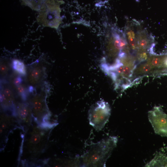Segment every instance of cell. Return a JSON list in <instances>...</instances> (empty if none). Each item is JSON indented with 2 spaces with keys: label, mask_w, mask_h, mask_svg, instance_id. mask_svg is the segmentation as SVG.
I'll return each instance as SVG.
<instances>
[{
  "label": "cell",
  "mask_w": 167,
  "mask_h": 167,
  "mask_svg": "<svg viewBox=\"0 0 167 167\" xmlns=\"http://www.w3.org/2000/svg\"><path fill=\"white\" fill-rule=\"evenodd\" d=\"M118 138L110 136L93 144L79 160L84 167H105L107 160L116 147Z\"/></svg>",
  "instance_id": "1"
},
{
  "label": "cell",
  "mask_w": 167,
  "mask_h": 167,
  "mask_svg": "<svg viewBox=\"0 0 167 167\" xmlns=\"http://www.w3.org/2000/svg\"><path fill=\"white\" fill-rule=\"evenodd\" d=\"M37 18L38 23L44 27L57 29L61 23V10L54 0H45Z\"/></svg>",
  "instance_id": "2"
},
{
  "label": "cell",
  "mask_w": 167,
  "mask_h": 167,
  "mask_svg": "<svg viewBox=\"0 0 167 167\" xmlns=\"http://www.w3.org/2000/svg\"><path fill=\"white\" fill-rule=\"evenodd\" d=\"M111 109L108 103L101 100L93 105L88 111L90 124L97 131L101 130L109 120Z\"/></svg>",
  "instance_id": "3"
},
{
  "label": "cell",
  "mask_w": 167,
  "mask_h": 167,
  "mask_svg": "<svg viewBox=\"0 0 167 167\" xmlns=\"http://www.w3.org/2000/svg\"><path fill=\"white\" fill-rule=\"evenodd\" d=\"M148 119L155 133L167 137V115L158 107L148 112Z\"/></svg>",
  "instance_id": "4"
},
{
  "label": "cell",
  "mask_w": 167,
  "mask_h": 167,
  "mask_svg": "<svg viewBox=\"0 0 167 167\" xmlns=\"http://www.w3.org/2000/svg\"><path fill=\"white\" fill-rule=\"evenodd\" d=\"M11 88L7 86H1L0 102L4 109L11 111L13 114L16 113L14 104V96Z\"/></svg>",
  "instance_id": "5"
},
{
  "label": "cell",
  "mask_w": 167,
  "mask_h": 167,
  "mask_svg": "<svg viewBox=\"0 0 167 167\" xmlns=\"http://www.w3.org/2000/svg\"><path fill=\"white\" fill-rule=\"evenodd\" d=\"M145 166L167 167V150H165L164 148L161 149Z\"/></svg>",
  "instance_id": "6"
},
{
  "label": "cell",
  "mask_w": 167,
  "mask_h": 167,
  "mask_svg": "<svg viewBox=\"0 0 167 167\" xmlns=\"http://www.w3.org/2000/svg\"><path fill=\"white\" fill-rule=\"evenodd\" d=\"M44 100L40 94L33 98L32 101V109L33 114L35 118L40 117L45 110V105Z\"/></svg>",
  "instance_id": "7"
},
{
  "label": "cell",
  "mask_w": 167,
  "mask_h": 167,
  "mask_svg": "<svg viewBox=\"0 0 167 167\" xmlns=\"http://www.w3.org/2000/svg\"><path fill=\"white\" fill-rule=\"evenodd\" d=\"M43 75V69L39 66H35L29 71L28 74V82L32 85H35L41 80Z\"/></svg>",
  "instance_id": "8"
},
{
  "label": "cell",
  "mask_w": 167,
  "mask_h": 167,
  "mask_svg": "<svg viewBox=\"0 0 167 167\" xmlns=\"http://www.w3.org/2000/svg\"><path fill=\"white\" fill-rule=\"evenodd\" d=\"M17 112L19 117L21 120L25 122H29L30 111L27 104L26 103L20 104L18 107Z\"/></svg>",
  "instance_id": "9"
},
{
  "label": "cell",
  "mask_w": 167,
  "mask_h": 167,
  "mask_svg": "<svg viewBox=\"0 0 167 167\" xmlns=\"http://www.w3.org/2000/svg\"><path fill=\"white\" fill-rule=\"evenodd\" d=\"M150 38L144 30H140L137 33V41L139 46L142 48L147 47Z\"/></svg>",
  "instance_id": "10"
},
{
  "label": "cell",
  "mask_w": 167,
  "mask_h": 167,
  "mask_svg": "<svg viewBox=\"0 0 167 167\" xmlns=\"http://www.w3.org/2000/svg\"><path fill=\"white\" fill-rule=\"evenodd\" d=\"M125 36L131 47L135 49L136 47V37L134 29L128 27L126 28Z\"/></svg>",
  "instance_id": "11"
},
{
  "label": "cell",
  "mask_w": 167,
  "mask_h": 167,
  "mask_svg": "<svg viewBox=\"0 0 167 167\" xmlns=\"http://www.w3.org/2000/svg\"><path fill=\"white\" fill-rule=\"evenodd\" d=\"M22 3L29 7L32 9L39 11L45 0H20Z\"/></svg>",
  "instance_id": "12"
},
{
  "label": "cell",
  "mask_w": 167,
  "mask_h": 167,
  "mask_svg": "<svg viewBox=\"0 0 167 167\" xmlns=\"http://www.w3.org/2000/svg\"><path fill=\"white\" fill-rule=\"evenodd\" d=\"M13 69L19 74L25 75L26 72L25 66L23 62L18 59L14 60L12 62Z\"/></svg>",
  "instance_id": "13"
},
{
  "label": "cell",
  "mask_w": 167,
  "mask_h": 167,
  "mask_svg": "<svg viewBox=\"0 0 167 167\" xmlns=\"http://www.w3.org/2000/svg\"><path fill=\"white\" fill-rule=\"evenodd\" d=\"M16 87L17 92L22 99L24 101H26L27 99V94L25 88L21 85L16 86Z\"/></svg>",
  "instance_id": "14"
},
{
  "label": "cell",
  "mask_w": 167,
  "mask_h": 167,
  "mask_svg": "<svg viewBox=\"0 0 167 167\" xmlns=\"http://www.w3.org/2000/svg\"><path fill=\"white\" fill-rule=\"evenodd\" d=\"M9 70V66L6 63L2 62L0 64V74L2 76H6Z\"/></svg>",
  "instance_id": "15"
},
{
  "label": "cell",
  "mask_w": 167,
  "mask_h": 167,
  "mask_svg": "<svg viewBox=\"0 0 167 167\" xmlns=\"http://www.w3.org/2000/svg\"><path fill=\"white\" fill-rule=\"evenodd\" d=\"M41 136L40 135L36 134L32 135L30 139V143L33 145L37 144L41 139Z\"/></svg>",
  "instance_id": "16"
},
{
  "label": "cell",
  "mask_w": 167,
  "mask_h": 167,
  "mask_svg": "<svg viewBox=\"0 0 167 167\" xmlns=\"http://www.w3.org/2000/svg\"><path fill=\"white\" fill-rule=\"evenodd\" d=\"M23 81V79L22 77L20 76L16 77L14 80V85L17 86L22 83Z\"/></svg>",
  "instance_id": "17"
},
{
  "label": "cell",
  "mask_w": 167,
  "mask_h": 167,
  "mask_svg": "<svg viewBox=\"0 0 167 167\" xmlns=\"http://www.w3.org/2000/svg\"><path fill=\"white\" fill-rule=\"evenodd\" d=\"M160 60L158 58H155L152 59L151 62L152 65L154 66H158L160 62Z\"/></svg>",
  "instance_id": "18"
},
{
  "label": "cell",
  "mask_w": 167,
  "mask_h": 167,
  "mask_svg": "<svg viewBox=\"0 0 167 167\" xmlns=\"http://www.w3.org/2000/svg\"><path fill=\"white\" fill-rule=\"evenodd\" d=\"M130 72V69L128 66L124 67L122 73L124 75H127Z\"/></svg>",
  "instance_id": "19"
},
{
  "label": "cell",
  "mask_w": 167,
  "mask_h": 167,
  "mask_svg": "<svg viewBox=\"0 0 167 167\" xmlns=\"http://www.w3.org/2000/svg\"><path fill=\"white\" fill-rule=\"evenodd\" d=\"M151 68V67L150 65L146 64L143 66V71L144 72H147L149 71Z\"/></svg>",
  "instance_id": "20"
},
{
  "label": "cell",
  "mask_w": 167,
  "mask_h": 167,
  "mask_svg": "<svg viewBox=\"0 0 167 167\" xmlns=\"http://www.w3.org/2000/svg\"></svg>",
  "instance_id": "21"
}]
</instances>
